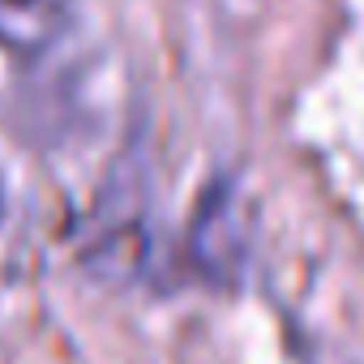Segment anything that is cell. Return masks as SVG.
<instances>
[{
	"label": "cell",
	"mask_w": 364,
	"mask_h": 364,
	"mask_svg": "<svg viewBox=\"0 0 364 364\" xmlns=\"http://www.w3.org/2000/svg\"><path fill=\"white\" fill-rule=\"evenodd\" d=\"M189 257L210 283H228L240 270V215H236V193L228 180L210 185L198 202V215L189 228Z\"/></svg>",
	"instance_id": "1"
},
{
	"label": "cell",
	"mask_w": 364,
	"mask_h": 364,
	"mask_svg": "<svg viewBox=\"0 0 364 364\" xmlns=\"http://www.w3.org/2000/svg\"><path fill=\"white\" fill-rule=\"evenodd\" d=\"M77 0H0V43L18 56H35L60 39Z\"/></svg>",
	"instance_id": "2"
},
{
	"label": "cell",
	"mask_w": 364,
	"mask_h": 364,
	"mask_svg": "<svg viewBox=\"0 0 364 364\" xmlns=\"http://www.w3.org/2000/svg\"><path fill=\"white\" fill-rule=\"evenodd\" d=\"M0 219H5V185H0Z\"/></svg>",
	"instance_id": "3"
}]
</instances>
